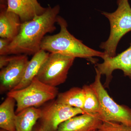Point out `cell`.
Masks as SVG:
<instances>
[{
  "label": "cell",
  "mask_w": 131,
  "mask_h": 131,
  "mask_svg": "<svg viewBox=\"0 0 131 131\" xmlns=\"http://www.w3.org/2000/svg\"><path fill=\"white\" fill-rule=\"evenodd\" d=\"M57 23L60 26L59 32L54 35L45 36L41 43V49L49 53L86 59L95 64L97 61L94 57L103 59L105 56V52L89 48L71 35L67 29V22L62 17L58 16Z\"/></svg>",
  "instance_id": "cell-2"
},
{
  "label": "cell",
  "mask_w": 131,
  "mask_h": 131,
  "mask_svg": "<svg viewBox=\"0 0 131 131\" xmlns=\"http://www.w3.org/2000/svg\"><path fill=\"white\" fill-rule=\"evenodd\" d=\"M11 42L7 39L0 38V56L8 55V46Z\"/></svg>",
  "instance_id": "cell-19"
},
{
  "label": "cell",
  "mask_w": 131,
  "mask_h": 131,
  "mask_svg": "<svg viewBox=\"0 0 131 131\" xmlns=\"http://www.w3.org/2000/svg\"><path fill=\"white\" fill-rule=\"evenodd\" d=\"M47 8L42 7L38 0H7V10L18 15L21 23L43 14Z\"/></svg>",
  "instance_id": "cell-11"
},
{
  "label": "cell",
  "mask_w": 131,
  "mask_h": 131,
  "mask_svg": "<svg viewBox=\"0 0 131 131\" xmlns=\"http://www.w3.org/2000/svg\"><path fill=\"white\" fill-rule=\"evenodd\" d=\"M103 121L98 113L76 115L59 125L56 131H90L98 130Z\"/></svg>",
  "instance_id": "cell-10"
},
{
  "label": "cell",
  "mask_w": 131,
  "mask_h": 131,
  "mask_svg": "<svg viewBox=\"0 0 131 131\" xmlns=\"http://www.w3.org/2000/svg\"><path fill=\"white\" fill-rule=\"evenodd\" d=\"M7 7V0H0V8Z\"/></svg>",
  "instance_id": "cell-21"
},
{
  "label": "cell",
  "mask_w": 131,
  "mask_h": 131,
  "mask_svg": "<svg viewBox=\"0 0 131 131\" xmlns=\"http://www.w3.org/2000/svg\"><path fill=\"white\" fill-rule=\"evenodd\" d=\"M41 115V109L35 107L27 108L16 114L15 121L16 131H32Z\"/></svg>",
  "instance_id": "cell-14"
},
{
  "label": "cell",
  "mask_w": 131,
  "mask_h": 131,
  "mask_svg": "<svg viewBox=\"0 0 131 131\" xmlns=\"http://www.w3.org/2000/svg\"><path fill=\"white\" fill-rule=\"evenodd\" d=\"M29 61L27 55L14 56L9 63L1 69V93L12 91L20 83Z\"/></svg>",
  "instance_id": "cell-8"
},
{
  "label": "cell",
  "mask_w": 131,
  "mask_h": 131,
  "mask_svg": "<svg viewBox=\"0 0 131 131\" xmlns=\"http://www.w3.org/2000/svg\"><path fill=\"white\" fill-rule=\"evenodd\" d=\"M75 58L58 53H50L35 77L45 84L56 87L66 81Z\"/></svg>",
  "instance_id": "cell-6"
},
{
  "label": "cell",
  "mask_w": 131,
  "mask_h": 131,
  "mask_svg": "<svg viewBox=\"0 0 131 131\" xmlns=\"http://www.w3.org/2000/svg\"><path fill=\"white\" fill-rule=\"evenodd\" d=\"M50 53L41 49L34 55L27 64L21 82L13 90L22 89L30 85L37 75L42 64L47 59Z\"/></svg>",
  "instance_id": "cell-13"
},
{
  "label": "cell",
  "mask_w": 131,
  "mask_h": 131,
  "mask_svg": "<svg viewBox=\"0 0 131 131\" xmlns=\"http://www.w3.org/2000/svg\"><path fill=\"white\" fill-rule=\"evenodd\" d=\"M14 56H0V69H1L4 68L9 63Z\"/></svg>",
  "instance_id": "cell-20"
},
{
  "label": "cell",
  "mask_w": 131,
  "mask_h": 131,
  "mask_svg": "<svg viewBox=\"0 0 131 131\" xmlns=\"http://www.w3.org/2000/svg\"><path fill=\"white\" fill-rule=\"evenodd\" d=\"M41 110L40 125L47 131H56L63 122L78 115L85 113L81 108L57 103L55 101Z\"/></svg>",
  "instance_id": "cell-7"
},
{
  "label": "cell",
  "mask_w": 131,
  "mask_h": 131,
  "mask_svg": "<svg viewBox=\"0 0 131 131\" xmlns=\"http://www.w3.org/2000/svg\"><path fill=\"white\" fill-rule=\"evenodd\" d=\"M103 62L96 64V69L101 75H105L106 81L104 86L108 88L112 78V73L115 70L123 71L125 76L131 80V43L130 47L125 51L112 58L105 56Z\"/></svg>",
  "instance_id": "cell-9"
},
{
  "label": "cell",
  "mask_w": 131,
  "mask_h": 131,
  "mask_svg": "<svg viewBox=\"0 0 131 131\" xmlns=\"http://www.w3.org/2000/svg\"><path fill=\"white\" fill-rule=\"evenodd\" d=\"M94 81L90 84L97 95L100 104L99 114L103 122H118L131 127V108L117 104L108 95L101 81V74L95 69Z\"/></svg>",
  "instance_id": "cell-5"
},
{
  "label": "cell",
  "mask_w": 131,
  "mask_h": 131,
  "mask_svg": "<svg viewBox=\"0 0 131 131\" xmlns=\"http://www.w3.org/2000/svg\"><path fill=\"white\" fill-rule=\"evenodd\" d=\"M97 131H131V127L118 122H103Z\"/></svg>",
  "instance_id": "cell-18"
},
{
  "label": "cell",
  "mask_w": 131,
  "mask_h": 131,
  "mask_svg": "<svg viewBox=\"0 0 131 131\" xmlns=\"http://www.w3.org/2000/svg\"><path fill=\"white\" fill-rule=\"evenodd\" d=\"M90 131H97V130H90Z\"/></svg>",
  "instance_id": "cell-24"
},
{
  "label": "cell",
  "mask_w": 131,
  "mask_h": 131,
  "mask_svg": "<svg viewBox=\"0 0 131 131\" xmlns=\"http://www.w3.org/2000/svg\"><path fill=\"white\" fill-rule=\"evenodd\" d=\"M57 103L78 108L82 110L84 102V94L82 88L74 87L68 91L59 93L55 101Z\"/></svg>",
  "instance_id": "cell-16"
},
{
  "label": "cell",
  "mask_w": 131,
  "mask_h": 131,
  "mask_svg": "<svg viewBox=\"0 0 131 131\" xmlns=\"http://www.w3.org/2000/svg\"><path fill=\"white\" fill-rule=\"evenodd\" d=\"M118 7L113 13L103 12L110 25V33L106 42L100 47L104 50L106 56L113 57L116 56V49L121 38L131 31V8L128 0H117Z\"/></svg>",
  "instance_id": "cell-3"
},
{
  "label": "cell",
  "mask_w": 131,
  "mask_h": 131,
  "mask_svg": "<svg viewBox=\"0 0 131 131\" xmlns=\"http://www.w3.org/2000/svg\"><path fill=\"white\" fill-rule=\"evenodd\" d=\"M0 131H7L6 130H3V129H1V130Z\"/></svg>",
  "instance_id": "cell-23"
},
{
  "label": "cell",
  "mask_w": 131,
  "mask_h": 131,
  "mask_svg": "<svg viewBox=\"0 0 131 131\" xmlns=\"http://www.w3.org/2000/svg\"><path fill=\"white\" fill-rule=\"evenodd\" d=\"M58 94L56 87L45 84L35 77L27 87L9 91L7 96L14 98L16 101V114L27 108L39 107L56 98Z\"/></svg>",
  "instance_id": "cell-4"
},
{
  "label": "cell",
  "mask_w": 131,
  "mask_h": 131,
  "mask_svg": "<svg viewBox=\"0 0 131 131\" xmlns=\"http://www.w3.org/2000/svg\"><path fill=\"white\" fill-rule=\"evenodd\" d=\"M32 131H47L44 129L41 125H39L37 126L34 127L33 130Z\"/></svg>",
  "instance_id": "cell-22"
},
{
  "label": "cell",
  "mask_w": 131,
  "mask_h": 131,
  "mask_svg": "<svg viewBox=\"0 0 131 131\" xmlns=\"http://www.w3.org/2000/svg\"><path fill=\"white\" fill-rule=\"evenodd\" d=\"M60 7L49 6L43 14L21 23L18 34L10 42L8 55H34L41 50V45L46 34L56 30Z\"/></svg>",
  "instance_id": "cell-1"
},
{
  "label": "cell",
  "mask_w": 131,
  "mask_h": 131,
  "mask_svg": "<svg viewBox=\"0 0 131 131\" xmlns=\"http://www.w3.org/2000/svg\"><path fill=\"white\" fill-rule=\"evenodd\" d=\"M16 103L12 97L7 96L0 105V127L7 131H16L15 121L16 113L15 107Z\"/></svg>",
  "instance_id": "cell-15"
},
{
  "label": "cell",
  "mask_w": 131,
  "mask_h": 131,
  "mask_svg": "<svg viewBox=\"0 0 131 131\" xmlns=\"http://www.w3.org/2000/svg\"><path fill=\"white\" fill-rule=\"evenodd\" d=\"M0 9V37L12 41L18 34L22 23L18 15L7 8Z\"/></svg>",
  "instance_id": "cell-12"
},
{
  "label": "cell",
  "mask_w": 131,
  "mask_h": 131,
  "mask_svg": "<svg viewBox=\"0 0 131 131\" xmlns=\"http://www.w3.org/2000/svg\"><path fill=\"white\" fill-rule=\"evenodd\" d=\"M84 94V102L82 110L86 113L99 114L100 104L95 91L90 85L82 87Z\"/></svg>",
  "instance_id": "cell-17"
}]
</instances>
